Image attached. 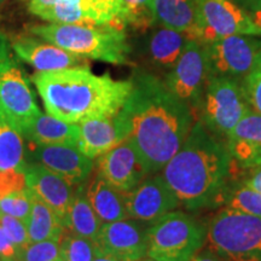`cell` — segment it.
Listing matches in <instances>:
<instances>
[{"label":"cell","mask_w":261,"mask_h":261,"mask_svg":"<svg viewBox=\"0 0 261 261\" xmlns=\"http://www.w3.org/2000/svg\"><path fill=\"white\" fill-rule=\"evenodd\" d=\"M208 224L182 211H172L150 224L148 254L155 261H189L207 243Z\"/></svg>","instance_id":"5"},{"label":"cell","mask_w":261,"mask_h":261,"mask_svg":"<svg viewBox=\"0 0 261 261\" xmlns=\"http://www.w3.org/2000/svg\"><path fill=\"white\" fill-rule=\"evenodd\" d=\"M230 35L261 37V24L232 0H197L196 23L189 40L204 45Z\"/></svg>","instance_id":"8"},{"label":"cell","mask_w":261,"mask_h":261,"mask_svg":"<svg viewBox=\"0 0 261 261\" xmlns=\"http://www.w3.org/2000/svg\"><path fill=\"white\" fill-rule=\"evenodd\" d=\"M2 2H4V0H0V3H2Z\"/></svg>","instance_id":"44"},{"label":"cell","mask_w":261,"mask_h":261,"mask_svg":"<svg viewBox=\"0 0 261 261\" xmlns=\"http://www.w3.org/2000/svg\"><path fill=\"white\" fill-rule=\"evenodd\" d=\"M11 47L19 60L31 64L38 71L62 70L89 65L84 57L65 51L41 38L18 37L12 40Z\"/></svg>","instance_id":"17"},{"label":"cell","mask_w":261,"mask_h":261,"mask_svg":"<svg viewBox=\"0 0 261 261\" xmlns=\"http://www.w3.org/2000/svg\"><path fill=\"white\" fill-rule=\"evenodd\" d=\"M208 77L210 64L204 46L196 40H188L177 63L166 76L165 84L190 108L196 117L198 112L201 113Z\"/></svg>","instance_id":"10"},{"label":"cell","mask_w":261,"mask_h":261,"mask_svg":"<svg viewBox=\"0 0 261 261\" xmlns=\"http://www.w3.org/2000/svg\"><path fill=\"white\" fill-rule=\"evenodd\" d=\"M140 261H155V260H152V259H150V257H144V259H142Z\"/></svg>","instance_id":"43"},{"label":"cell","mask_w":261,"mask_h":261,"mask_svg":"<svg viewBox=\"0 0 261 261\" xmlns=\"http://www.w3.org/2000/svg\"><path fill=\"white\" fill-rule=\"evenodd\" d=\"M250 109L236 79L210 75L201 106L203 125L218 137H226Z\"/></svg>","instance_id":"9"},{"label":"cell","mask_w":261,"mask_h":261,"mask_svg":"<svg viewBox=\"0 0 261 261\" xmlns=\"http://www.w3.org/2000/svg\"><path fill=\"white\" fill-rule=\"evenodd\" d=\"M227 139H243L261 144V114L253 109L248 110L225 140Z\"/></svg>","instance_id":"32"},{"label":"cell","mask_w":261,"mask_h":261,"mask_svg":"<svg viewBox=\"0 0 261 261\" xmlns=\"http://www.w3.org/2000/svg\"><path fill=\"white\" fill-rule=\"evenodd\" d=\"M80 136L77 149L90 159H97L128 138L126 127L114 117L90 119L79 123Z\"/></svg>","instance_id":"18"},{"label":"cell","mask_w":261,"mask_h":261,"mask_svg":"<svg viewBox=\"0 0 261 261\" xmlns=\"http://www.w3.org/2000/svg\"><path fill=\"white\" fill-rule=\"evenodd\" d=\"M98 248L96 242L73 232H64L60 241V252L63 261H92Z\"/></svg>","instance_id":"29"},{"label":"cell","mask_w":261,"mask_h":261,"mask_svg":"<svg viewBox=\"0 0 261 261\" xmlns=\"http://www.w3.org/2000/svg\"><path fill=\"white\" fill-rule=\"evenodd\" d=\"M238 4L243 5L247 10L261 14V0H236Z\"/></svg>","instance_id":"41"},{"label":"cell","mask_w":261,"mask_h":261,"mask_svg":"<svg viewBox=\"0 0 261 261\" xmlns=\"http://www.w3.org/2000/svg\"><path fill=\"white\" fill-rule=\"evenodd\" d=\"M29 10L50 23H90L84 0H31Z\"/></svg>","instance_id":"25"},{"label":"cell","mask_w":261,"mask_h":261,"mask_svg":"<svg viewBox=\"0 0 261 261\" xmlns=\"http://www.w3.org/2000/svg\"><path fill=\"white\" fill-rule=\"evenodd\" d=\"M146 223L136 219H123L103 224L96 238L100 252L120 261H140L148 254Z\"/></svg>","instance_id":"13"},{"label":"cell","mask_w":261,"mask_h":261,"mask_svg":"<svg viewBox=\"0 0 261 261\" xmlns=\"http://www.w3.org/2000/svg\"><path fill=\"white\" fill-rule=\"evenodd\" d=\"M224 202L225 207L261 218V194L247 185L243 184L233 190L227 191Z\"/></svg>","instance_id":"31"},{"label":"cell","mask_w":261,"mask_h":261,"mask_svg":"<svg viewBox=\"0 0 261 261\" xmlns=\"http://www.w3.org/2000/svg\"><path fill=\"white\" fill-rule=\"evenodd\" d=\"M92 261H120V260H117V259H115V257L108 255V254H104L103 252H100V250L98 249L96 256L93 257Z\"/></svg>","instance_id":"42"},{"label":"cell","mask_w":261,"mask_h":261,"mask_svg":"<svg viewBox=\"0 0 261 261\" xmlns=\"http://www.w3.org/2000/svg\"><path fill=\"white\" fill-rule=\"evenodd\" d=\"M228 154L231 156L232 167L248 171H255L261 167V144L243 139H227Z\"/></svg>","instance_id":"28"},{"label":"cell","mask_w":261,"mask_h":261,"mask_svg":"<svg viewBox=\"0 0 261 261\" xmlns=\"http://www.w3.org/2000/svg\"><path fill=\"white\" fill-rule=\"evenodd\" d=\"M102 225L87 198L86 182L77 185L65 220V228L77 236L96 241Z\"/></svg>","instance_id":"21"},{"label":"cell","mask_w":261,"mask_h":261,"mask_svg":"<svg viewBox=\"0 0 261 261\" xmlns=\"http://www.w3.org/2000/svg\"><path fill=\"white\" fill-rule=\"evenodd\" d=\"M84 9L90 23L125 27L122 22V0H84Z\"/></svg>","instance_id":"27"},{"label":"cell","mask_w":261,"mask_h":261,"mask_svg":"<svg viewBox=\"0 0 261 261\" xmlns=\"http://www.w3.org/2000/svg\"><path fill=\"white\" fill-rule=\"evenodd\" d=\"M11 50L9 39L0 32V125L22 133L41 110Z\"/></svg>","instance_id":"7"},{"label":"cell","mask_w":261,"mask_h":261,"mask_svg":"<svg viewBox=\"0 0 261 261\" xmlns=\"http://www.w3.org/2000/svg\"><path fill=\"white\" fill-rule=\"evenodd\" d=\"M207 52L210 75L244 76L261 54V37L230 35L203 45Z\"/></svg>","instance_id":"11"},{"label":"cell","mask_w":261,"mask_h":261,"mask_svg":"<svg viewBox=\"0 0 261 261\" xmlns=\"http://www.w3.org/2000/svg\"><path fill=\"white\" fill-rule=\"evenodd\" d=\"M243 184L261 194V167L253 171L252 174L249 175V178L246 179Z\"/></svg>","instance_id":"40"},{"label":"cell","mask_w":261,"mask_h":261,"mask_svg":"<svg viewBox=\"0 0 261 261\" xmlns=\"http://www.w3.org/2000/svg\"><path fill=\"white\" fill-rule=\"evenodd\" d=\"M207 246L224 261H261V218L224 207L208 223Z\"/></svg>","instance_id":"6"},{"label":"cell","mask_w":261,"mask_h":261,"mask_svg":"<svg viewBox=\"0 0 261 261\" xmlns=\"http://www.w3.org/2000/svg\"><path fill=\"white\" fill-rule=\"evenodd\" d=\"M232 168L226 143L198 120L161 175L185 210L197 212L223 202Z\"/></svg>","instance_id":"2"},{"label":"cell","mask_w":261,"mask_h":261,"mask_svg":"<svg viewBox=\"0 0 261 261\" xmlns=\"http://www.w3.org/2000/svg\"><path fill=\"white\" fill-rule=\"evenodd\" d=\"M27 188L45 202L65 227L68 212L74 196V185L61 175L37 162H25Z\"/></svg>","instance_id":"16"},{"label":"cell","mask_w":261,"mask_h":261,"mask_svg":"<svg viewBox=\"0 0 261 261\" xmlns=\"http://www.w3.org/2000/svg\"><path fill=\"white\" fill-rule=\"evenodd\" d=\"M241 86L250 109L261 114V54L252 69L244 75Z\"/></svg>","instance_id":"34"},{"label":"cell","mask_w":261,"mask_h":261,"mask_svg":"<svg viewBox=\"0 0 261 261\" xmlns=\"http://www.w3.org/2000/svg\"><path fill=\"white\" fill-rule=\"evenodd\" d=\"M189 261H224L219 255H217L213 250L210 248H204L201 249L200 252L196 254L195 256H192Z\"/></svg>","instance_id":"39"},{"label":"cell","mask_w":261,"mask_h":261,"mask_svg":"<svg viewBox=\"0 0 261 261\" xmlns=\"http://www.w3.org/2000/svg\"><path fill=\"white\" fill-rule=\"evenodd\" d=\"M188 40L184 33L162 25V28L150 35L148 41L149 56L159 67L172 69L180 57Z\"/></svg>","instance_id":"24"},{"label":"cell","mask_w":261,"mask_h":261,"mask_svg":"<svg viewBox=\"0 0 261 261\" xmlns=\"http://www.w3.org/2000/svg\"><path fill=\"white\" fill-rule=\"evenodd\" d=\"M197 0H154L155 23L181 32L188 39L196 23Z\"/></svg>","instance_id":"23"},{"label":"cell","mask_w":261,"mask_h":261,"mask_svg":"<svg viewBox=\"0 0 261 261\" xmlns=\"http://www.w3.org/2000/svg\"><path fill=\"white\" fill-rule=\"evenodd\" d=\"M122 22L138 29L151 27L155 23L154 0H122Z\"/></svg>","instance_id":"30"},{"label":"cell","mask_w":261,"mask_h":261,"mask_svg":"<svg viewBox=\"0 0 261 261\" xmlns=\"http://www.w3.org/2000/svg\"><path fill=\"white\" fill-rule=\"evenodd\" d=\"M117 119L149 174H158L178 152L195 123L187 104L155 75L139 74Z\"/></svg>","instance_id":"1"},{"label":"cell","mask_w":261,"mask_h":261,"mask_svg":"<svg viewBox=\"0 0 261 261\" xmlns=\"http://www.w3.org/2000/svg\"><path fill=\"white\" fill-rule=\"evenodd\" d=\"M97 175L117 190L128 194L138 187L149 173L129 139L97 158Z\"/></svg>","instance_id":"15"},{"label":"cell","mask_w":261,"mask_h":261,"mask_svg":"<svg viewBox=\"0 0 261 261\" xmlns=\"http://www.w3.org/2000/svg\"><path fill=\"white\" fill-rule=\"evenodd\" d=\"M86 195L102 224L128 219L125 192L117 190L99 175L86 185Z\"/></svg>","instance_id":"19"},{"label":"cell","mask_w":261,"mask_h":261,"mask_svg":"<svg viewBox=\"0 0 261 261\" xmlns=\"http://www.w3.org/2000/svg\"><path fill=\"white\" fill-rule=\"evenodd\" d=\"M27 189L24 171L18 168L0 171V198Z\"/></svg>","instance_id":"37"},{"label":"cell","mask_w":261,"mask_h":261,"mask_svg":"<svg viewBox=\"0 0 261 261\" xmlns=\"http://www.w3.org/2000/svg\"><path fill=\"white\" fill-rule=\"evenodd\" d=\"M24 158L25 162L40 163L74 187L89 180L94 168V160L84 155L77 146L69 144H38L28 142Z\"/></svg>","instance_id":"12"},{"label":"cell","mask_w":261,"mask_h":261,"mask_svg":"<svg viewBox=\"0 0 261 261\" xmlns=\"http://www.w3.org/2000/svg\"><path fill=\"white\" fill-rule=\"evenodd\" d=\"M32 211L31 192L27 188L23 191L15 192L0 198V212L4 214L17 218L25 224Z\"/></svg>","instance_id":"33"},{"label":"cell","mask_w":261,"mask_h":261,"mask_svg":"<svg viewBox=\"0 0 261 261\" xmlns=\"http://www.w3.org/2000/svg\"><path fill=\"white\" fill-rule=\"evenodd\" d=\"M48 115L68 123L114 117L132 91V80L96 75L87 67L38 71L32 76Z\"/></svg>","instance_id":"3"},{"label":"cell","mask_w":261,"mask_h":261,"mask_svg":"<svg viewBox=\"0 0 261 261\" xmlns=\"http://www.w3.org/2000/svg\"><path fill=\"white\" fill-rule=\"evenodd\" d=\"M29 192L32 198V211L25 223L29 242L37 243L42 241H55L60 243L67 228L45 202H42L31 190Z\"/></svg>","instance_id":"22"},{"label":"cell","mask_w":261,"mask_h":261,"mask_svg":"<svg viewBox=\"0 0 261 261\" xmlns=\"http://www.w3.org/2000/svg\"><path fill=\"white\" fill-rule=\"evenodd\" d=\"M0 226L3 227V230L5 231L10 240H11L19 249L23 250L25 247H28L29 244H31V242H29L27 227H25V224L22 220L0 212Z\"/></svg>","instance_id":"36"},{"label":"cell","mask_w":261,"mask_h":261,"mask_svg":"<svg viewBox=\"0 0 261 261\" xmlns=\"http://www.w3.org/2000/svg\"><path fill=\"white\" fill-rule=\"evenodd\" d=\"M22 253L0 226V261H22Z\"/></svg>","instance_id":"38"},{"label":"cell","mask_w":261,"mask_h":261,"mask_svg":"<svg viewBox=\"0 0 261 261\" xmlns=\"http://www.w3.org/2000/svg\"><path fill=\"white\" fill-rule=\"evenodd\" d=\"M21 136L28 142L38 144H77L79 123H68L48 114L40 113L23 129Z\"/></svg>","instance_id":"20"},{"label":"cell","mask_w":261,"mask_h":261,"mask_svg":"<svg viewBox=\"0 0 261 261\" xmlns=\"http://www.w3.org/2000/svg\"><path fill=\"white\" fill-rule=\"evenodd\" d=\"M31 33L80 57L115 65L128 64L130 47L122 28L110 24L50 23L34 25Z\"/></svg>","instance_id":"4"},{"label":"cell","mask_w":261,"mask_h":261,"mask_svg":"<svg viewBox=\"0 0 261 261\" xmlns=\"http://www.w3.org/2000/svg\"><path fill=\"white\" fill-rule=\"evenodd\" d=\"M22 261H63L60 252V243L55 241L31 243L23 249Z\"/></svg>","instance_id":"35"},{"label":"cell","mask_w":261,"mask_h":261,"mask_svg":"<svg viewBox=\"0 0 261 261\" xmlns=\"http://www.w3.org/2000/svg\"><path fill=\"white\" fill-rule=\"evenodd\" d=\"M25 166L23 137L9 125H0V171Z\"/></svg>","instance_id":"26"},{"label":"cell","mask_w":261,"mask_h":261,"mask_svg":"<svg viewBox=\"0 0 261 261\" xmlns=\"http://www.w3.org/2000/svg\"><path fill=\"white\" fill-rule=\"evenodd\" d=\"M127 211L130 219L152 224L180 205L161 174H149L144 180L126 195Z\"/></svg>","instance_id":"14"}]
</instances>
